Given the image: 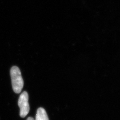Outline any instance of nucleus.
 I'll return each instance as SVG.
<instances>
[{
	"label": "nucleus",
	"mask_w": 120,
	"mask_h": 120,
	"mask_svg": "<svg viewBox=\"0 0 120 120\" xmlns=\"http://www.w3.org/2000/svg\"><path fill=\"white\" fill-rule=\"evenodd\" d=\"M10 76L13 91L16 94H19L24 86V81L21 71L16 66H13L10 69Z\"/></svg>",
	"instance_id": "1"
},
{
	"label": "nucleus",
	"mask_w": 120,
	"mask_h": 120,
	"mask_svg": "<svg viewBox=\"0 0 120 120\" xmlns=\"http://www.w3.org/2000/svg\"><path fill=\"white\" fill-rule=\"evenodd\" d=\"M29 95L27 92L24 91L19 98L18 105L20 108V115L22 118H24L30 112V107L29 104Z\"/></svg>",
	"instance_id": "2"
},
{
	"label": "nucleus",
	"mask_w": 120,
	"mask_h": 120,
	"mask_svg": "<svg viewBox=\"0 0 120 120\" xmlns=\"http://www.w3.org/2000/svg\"><path fill=\"white\" fill-rule=\"evenodd\" d=\"M35 120H49L47 112L43 108H39L38 109Z\"/></svg>",
	"instance_id": "3"
},
{
	"label": "nucleus",
	"mask_w": 120,
	"mask_h": 120,
	"mask_svg": "<svg viewBox=\"0 0 120 120\" xmlns=\"http://www.w3.org/2000/svg\"><path fill=\"white\" fill-rule=\"evenodd\" d=\"M27 120H34V119L32 117H29Z\"/></svg>",
	"instance_id": "4"
}]
</instances>
